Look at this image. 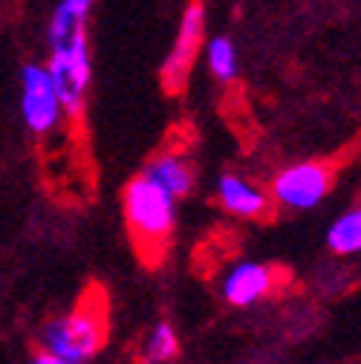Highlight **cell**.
<instances>
[{
    "label": "cell",
    "instance_id": "277c9868",
    "mask_svg": "<svg viewBox=\"0 0 361 364\" xmlns=\"http://www.w3.org/2000/svg\"><path fill=\"white\" fill-rule=\"evenodd\" d=\"M335 182V162L309 159L284 168L272 179V200L286 208H312L318 205Z\"/></svg>",
    "mask_w": 361,
    "mask_h": 364
},
{
    "label": "cell",
    "instance_id": "30bf717a",
    "mask_svg": "<svg viewBox=\"0 0 361 364\" xmlns=\"http://www.w3.org/2000/svg\"><path fill=\"white\" fill-rule=\"evenodd\" d=\"M327 243L335 255H355L361 249V211H344L327 232Z\"/></svg>",
    "mask_w": 361,
    "mask_h": 364
},
{
    "label": "cell",
    "instance_id": "4fadbf2b",
    "mask_svg": "<svg viewBox=\"0 0 361 364\" xmlns=\"http://www.w3.org/2000/svg\"><path fill=\"white\" fill-rule=\"evenodd\" d=\"M32 364H70V361H64V358H58V355H53V353H47V350H41V353L32 358Z\"/></svg>",
    "mask_w": 361,
    "mask_h": 364
},
{
    "label": "cell",
    "instance_id": "ba28073f",
    "mask_svg": "<svg viewBox=\"0 0 361 364\" xmlns=\"http://www.w3.org/2000/svg\"><path fill=\"white\" fill-rule=\"evenodd\" d=\"M217 200L225 211H232L246 220H263L272 214V200H269L260 188L249 186V182L237 173H222L217 182Z\"/></svg>",
    "mask_w": 361,
    "mask_h": 364
},
{
    "label": "cell",
    "instance_id": "9c48e42d",
    "mask_svg": "<svg viewBox=\"0 0 361 364\" xmlns=\"http://www.w3.org/2000/svg\"><path fill=\"white\" fill-rule=\"evenodd\" d=\"M151 179H156L165 191H171L173 197H185L194 188V168L188 165V159L183 156H173V154H162L156 156L148 171Z\"/></svg>",
    "mask_w": 361,
    "mask_h": 364
},
{
    "label": "cell",
    "instance_id": "6da1fadb",
    "mask_svg": "<svg viewBox=\"0 0 361 364\" xmlns=\"http://www.w3.org/2000/svg\"><path fill=\"white\" fill-rule=\"evenodd\" d=\"M124 217L130 237L145 263H159L165 257L168 240L176 223V197L165 191L148 173L127 182L124 188Z\"/></svg>",
    "mask_w": 361,
    "mask_h": 364
},
{
    "label": "cell",
    "instance_id": "3957f363",
    "mask_svg": "<svg viewBox=\"0 0 361 364\" xmlns=\"http://www.w3.org/2000/svg\"><path fill=\"white\" fill-rule=\"evenodd\" d=\"M47 73L55 84V93L61 102V110L70 116H78L84 107V93L90 84V50H87V35L84 26L72 29L70 38L53 41V58L47 64Z\"/></svg>",
    "mask_w": 361,
    "mask_h": 364
},
{
    "label": "cell",
    "instance_id": "7a4b0ae2",
    "mask_svg": "<svg viewBox=\"0 0 361 364\" xmlns=\"http://www.w3.org/2000/svg\"><path fill=\"white\" fill-rule=\"evenodd\" d=\"M41 341L47 353L70 364L93 358L107 341V304L102 289H90L75 309H70V315L50 321L41 333Z\"/></svg>",
    "mask_w": 361,
    "mask_h": 364
},
{
    "label": "cell",
    "instance_id": "7c38bea8",
    "mask_svg": "<svg viewBox=\"0 0 361 364\" xmlns=\"http://www.w3.org/2000/svg\"><path fill=\"white\" fill-rule=\"evenodd\" d=\"M208 70L220 81H232L237 75V50L225 35H220L208 43Z\"/></svg>",
    "mask_w": 361,
    "mask_h": 364
},
{
    "label": "cell",
    "instance_id": "8fae6325",
    "mask_svg": "<svg viewBox=\"0 0 361 364\" xmlns=\"http://www.w3.org/2000/svg\"><path fill=\"white\" fill-rule=\"evenodd\" d=\"M179 355V338H176V330L168 324V321H159L148 338H145V347H142V358L145 364H168Z\"/></svg>",
    "mask_w": 361,
    "mask_h": 364
},
{
    "label": "cell",
    "instance_id": "5b68a950",
    "mask_svg": "<svg viewBox=\"0 0 361 364\" xmlns=\"http://www.w3.org/2000/svg\"><path fill=\"white\" fill-rule=\"evenodd\" d=\"M203 35H205L203 4H200V0H191L188 9L183 12V23H179L176 41H173V47H171L165 64H162V73H159L162 90L168 96H179L185 90L191 67H194V61L200 55V47H203Z\"/></svg>",
    "mask_w": 361,
    "mask_h": 364
},
{
    "label": "cell",
    "instance_id": "8992f818",
    "mask_svg": "<svg viewBox=\"0 0 361 364\" xmlns=\"http://www.w3.org/2000/svg\"><path fill=\"white\" fill-rule=\"evenodd\" d=\"M23 93H21V110H23V122L32 133H50L58 119H61V102L55 93V84L47 73V67L29 64L21 75Z\"/></svg>",
    "mask_w": 361,
    "mask_h": 364
},
{
    "label": "cell",
    "instance_id": "52a82bcc",
    "mask_svg": "<svg viewBox=\"0 0 361 364\" xmlns=\"http://www.w3.org/2000/svg\"><path fill=\"white\" fill-rule=\"evenodd\" d=\"M281 284V269L266 263H237L222 281V295L232 306H252L269 298Z\"/></svg>",
    "mask_w": 361,
    "mask_h": 364
}]
</instances>
